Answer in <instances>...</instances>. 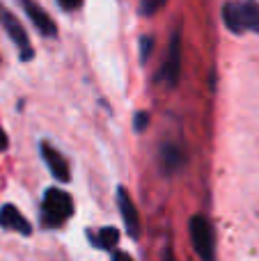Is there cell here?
Returning a JSON list of instances; mask_svg holds the SVG:
<instances>
[{
    "instance_id": "obj_9",
    "label": "cell",
    "mask_w": 259,
    "mask_h": 261,
    "mask_svg": "<svg viewBox=\"0 0 259 261\" xmlns=\"http://www.w3.org/2000/svg\"><path fill=\"white\" fill-rule=\"evenodd\" d=\"M186 163V156H184V149L174 142H163L159 147V165L163 170V174H174L179 172Z\"/></svg>"
},
{
    "instance_id": "obj_11",
    "label": "cell",
    "mask_w": 259,
    "mask_h": 261,
    "mask_svg": "<svg viewBox=\"0 0 259 261\" xmlns=\"http://www.w3.org/2000/svg\"><path fill=\"white\" fill-rule=\"evenodd\" d=\"M87 239H90V243L94 245V248L110 252V250H115L119 243V231L115 229V227H103V229H99V231H87Z\"/></svg>"
},
{
    "instance_id": "obj_12",
    "label": "cell",
    "mask_w": 259,
    "mask_h": 261,
    "mask_svg": "<svg viewBox=\"0 0 259 261\" xmlns=\"http://www.w3.org/2000/svg\"><path fill=\"white\" fill-rule=\"evenodd\" d=\"M163 5H165V0H140V14L151 16V14H156Z\"/></svg>"
},
{
    "instance_id": "obj_15",
    "label": "cell",
    "mask_w": 259,
    "mask_h": 261,
    "mask_svg": "<svg viewBox=\"0 0 259 261\" xmlns=\"http://www.w3.org/2000/svg\"><path fill=\"white\" fill-rule=\"evenodd\" d=\"M149 50H151V39H142V60H147Z\"/></svg>"
},
{
    "instance_id": "obj_8",
    "label": "cell",
    "mask_w": 259,
    "mask_h": 261,
    "mask_svg": "<svg viewBox=\"0 0 259 261\" xmlns=\"http://www.w3.org/2000/svg\"><path fill=\"white\" fill-rule=\"evenodd\" d=\"M117 206H119V216H122L128 236L138 239V234H140V220H138L136 204H133L131 195L126 193V188H117Z\"/></svg>"
},
{
    "instance_id": "obj_5",
    "label": "cell",
    "mask_w": 259,
    "mask_h": 261,
    "mask_svg": "<svg viewBox=\"0 0 259 261\" xmlns=\"http://www.w3.org/2000/svg\"><path fill=\"white\" fill-rule=\"evenodd\" d=\"M179 76H182V39H179V32H174L172 41H170V48H168V60L163 62L156 81L174 87L179 83Z\"/></svg>"
},
{
    "instance_id": "obj_7",
    "label": "cell",
    "mask_w": 259,
    "mask_h": 261,
    "mask_svg": "<svg viewBox=\"0 0 259 261\" xmlns=\"http://www.w3.org/2000/svg\"><path fill=\"white\" fill-rule=\"evenodd\" d=\"M39 151H41V161L46 163L48 172L60 181V184H67L71 179V172H69V161L58 151L55 147H50L48 142H41L39 144Z\"/></svg>"
},
{
    "instance_id": "obj_2",
    "label": "cell",
    "mask_w": 259,
    "mask_h": 261,
    "mask_svg": "<svg viewBox=\"0 0 259 261\" xmlns=\"http://www.w3.org/2000/svg\"><path fill=\"white\" fill-rule=\"evenodd\" d=\"M73 216V199L67 190L62 188H48L41 199V225L53 229L62 227L69 218Z\"/></svg>"
},
{
    "instance_id": "obj_3",
    "label": "cell",
    "mask_w": 259,
    "mask_h": 261,
    "mask_svg": "<svg viewBox=\"0 0 259 261\" xmlns=\"http://www.w3.org/2000/svg\"><path fill=\"white\" fill-rule=\"evenodd\" d=\"M191 241L195 248L197 257H202L204 261H211L216 257V239H214V227L206 220L204 216H193L191 218Z\"/></svg>"
},
{
    "instance_id": "obj_14",
    "label": "cell",
    "mask_w": 259,
    "mask_h": 261,
    "mask_svg": "<svg viewBox=\"0 0 259 261\" xmlns=\"http://www.w3.org/2000/svg\"><path fill=\"white\" fill-rule=\"evenodd\" d=\"M145 124H149V115H147V113H138L136 115V130H138V133L145 128Z\"/></svg>"
},
{
    "instance_id": "obj_4",
    "label": "cell",
    "mask_w": 259,
    "mask_h": 261,
    "mask_svg": "<svg viewBox=\"0 0 259 261\" xmlns=\"http://www.w3.org/2000/svg\"><path fill=\"white\" fill-rule=\"evenodd\" d=\"M0 25L5 28V32L9 35V39L14 41V46H16L18 55H21V60H32V55H35V50H32V44H30V37H28L25 28L21 25V21H18L16 16H14L9 9H5L3 5H0Z\"/></svg>"
},
{
    "instance_id": "obj_1",
    "label": "cell",
    "mask_w": 259,
    "mask_h": 261,
    "mask_svg": "<svg viewBox=\"0 0 259 261\" xmlns=\"http://www.w3.org/2000/svg\"><path fill=\"white\" fill-rule=\"evenodd\" d=\"M223 21L234 35L259 32V3L257 0H227L223 7Z\"/></svg>"
},
{
    "instance_id": "obj_10",
    "label": "cell",
    "mask_w": 259,
    "mask_h": 261,
    "mask_svg": "<svg viewBox=\"0 0 259 261\" xmlns=\"http://www.w3.org/2000/svg\"><path fill=\"white\" fill-rule=\"evenodd\" d=\"M0 227L7 231H16V234L30 236L32 234V225L25 220L23 213H18V208L14 204H5L0 208Z\"/></svg>"
},
{
    "instance_id": "obj_13",
    "label": "cell",
    "mask_w": 259,
    "mask_h": 261,
    "mask_svg": "<svg viewBox=\"0 0 259 261\" xmlns=\"http://www.w3.org/2000/svg\"><path fill=\"white\" fill-rule=\"evenodd\" d=\"M58 3L64 12H76V9L83 7V0H58Z\"/></svg>"
},
{
    "instance_id": "obj_6",
    "label": "cell",
    "mask_w": 259,
    "mask_h": 261,
    "mask_svg": "<svg viewBox=\"0 0 259 261\" xmlns=\"http://www.w3.org/2000/svg\"><path fill=\"white\" fill-rule=\"evenodd\" d=\"M18 3L23 5V12L28 14V18L32 21V25L37 28V32L41 37H58V25L53 23V18L48 16V12L41 5H37L35 0H18Z\"/></svg>"
}]
</instances>
